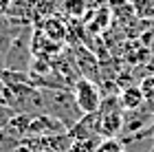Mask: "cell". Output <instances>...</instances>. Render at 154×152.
<instances>
[{"instance_id": "obj_11", "label": "cell", "mask_w": 154, "mask_h": 152, "mask_svg": "<svg viewBox=\"0 0 154 152\" xmlns=\"http://www.w3.org/2000/svg\"><path fill=\"white\" fill-rule=\"evenodd\" d=\"M62 7H64V11L71 18H82V16H86V11H88V2L86 0H64Z\"/></svg>"}, {"instance_id": "obj_18", "label": "cell", "mask_w": 154, "mask_h": 152, "mask_svg": "<svg viewBox=\"0 0 154 152\" xmlns=\"http://www.w3.org/2000/svg\"><path fill=\"white\" fill-rule=\"evenodd\" d=\"M152 73H154V66H152Z\"/></svg>"}, {"instance_id": "obj_3", "label": "cell", "mask_w": 154, "mask_h": 152, "mask_svg": "<svg viewBox=\"0 0 154 152\" xmlns=\"http://www.w3.org/2000/svg\"><path fill=\"white\" fill-rule=\"evenodd\" d=\"M123 115H125V110L121 106V101H119V95H108V97L101 101V108L97 110V128H99L101 139L121 135Z\"/></svg>"}, {"instance_id": "obj_8", "label": "cell", "mask_w": 154, "mask_h": 152, "mask_svg": "<svg viewBox=\"0 0 154 152\" xmlns=\"http://www.w3.org/2000/svg\"><path fill=\"white\" fill-rule=\"evenodd\" d=\"M119 101H121L123 110H139V108H143L145 97H143V93H141V88H139V84H134V86L121 88V93H119Z\"/></svg>"}, {"instance_id": "obj_7", "label": "cell", "mask_w": 154, "mask_h": 152, "mask_svg": "<svg viewBox=\"0 0 154 152\" xmlns=\"http://www.w3.org/2000/svg\"><path fill=\"white\" fill-rule=\"evenodd\" d=\"M40 33L46 40H51L53 44H62L66 40V36H68V26L64 24V20H62V18H53L51 16V18H46L44 22H42Z\"/></svg>"}, {"instance_id": "obj_9", "label": "cell", "mask_w": 154, "mask_h": 152, "mask_svg": "<svg viewBox=\"0 0 154 152\" xmlns=\"http://www.w3.org/2000/svg\"><path fill=\"white\" fill-rule=\"evenodd\" d=\"M130 5L141 22H154V0H130Z\"/></svg>"}, {"instance_id": "obj_15", "label": "cell", "mask_w": 154, "mask_h": 152, "mask_svg": "<svg viewBox=\"0 0 154 152\" xmlns=\"http://www.w3.org/2000/svg\"><path fill=\"white\" fill-rule=\"evenodd\" d=\"M150 152H154V143H152V148H150Z\"/></svg>"}, {"instance_id": "obj_10", "label": "cell", "mask_w": 154, "mask_h": 152, "mask_svg": "<svg viewBox=\"0 0 154 152\" xmlns=\"http://www.w3.org/2000/svg\"><path fill=\"white\" fill-rule=\"evenodd\" d=\"M95 152H128V150H125V143L119 137H108V139H101L95 146Z\"/></svg>"}, {"instance_id": "obj_4", "label": "cell", "mask_w": 154, "mask_h": 152, "mask_svg": "<svg viewBox=\"0 0 154 152\" xmlns=\"http://www.w3.org/2000/svg\"><path fill=\"white\" fill-rule=\"evenodd\" d=\"M73 95H75V101L79 110L84 115H95L97 110L101 108V91H99V84L93 79H86V77H79L73 84Z\"/></svg>"}, {"instance_id": "obj_6", "label": "cell", "mask_w": 154, "mask_h": 152, "mask_svg": "<svg viewBox=\"0 0 154 152\" xmlns=\"http://www.w3.org/2000/svg\"><path fill=\"white\" fill-rule=\"evenodd\" d=\"M75 64L79 68L82 77L86 79H93L97 82L99 79V60L95 57V53L90 49H84V46H75Z\"/></svg>"}, {"instance_id": "obj_2", "label": "cell", "mask_w": 154, "mask_h": 152, "mask_svg": "<svg viewBox=\"0 0 154 152\" xmlns=\"http://www.w3.org/2000/svg\"><path fill=\"white\" fill-rule=\"evenodd\" d=\"M33 31L35 29L29 24L16 36V40L11 42L2 57V68L13 73H29L33 60Z\"/></svg>"}, {"instance_id": "obj_13", "label": "cell", "mask_w": 154, "mask_h": 152, "mask_svg": "<svg viewBox=\"0 0 154 152\" xmlns=\"http://www.w3.org/2000/svg\"><path fill=\"white\" fill-rule=\"evenodd\" d=\"M132 139H152L154 141V119L141 130V132H137L134 137H128V139H121V141H132Z\"/></svg>"}, {"instance_id": "obj_16", "label": "cell", "mask_w": 154, "mask_h": 152, "mask_svg": "<svg viewBox=\"0 0 154 152\" xmlns=\"http://www.w3.org/2000/svg\"><path fill=\"white\" fill-rule=\"evenodd\" d=\"M0 64H2V55H0Z\"/></svg>"}, {"instance_id": "obj_17", "label": "cell", "mask_w": 154, "mask_h": 152, "mask_svg": "<svg viewBox=\"0 0 154 152\" xmlns=\"http://www.w3.org/2000/svg\"><path fill=\"white\" fill-rule=\"evenodd\" d=\"M0 73H2V64H0Z\"/></svg>"}, {"instance_id": "obj_14", "label": "cell", "mask_w": 154, "mask_h": 152, "mask_svg": "<svg viewBox=\"0 0 154 152\" xmlns=\"http://www.w3.org/2000/svg\"><path fill=\"white\" fill-rule=\"evenodd\" d=\"M143 108H145V110H148V113H150V115L154 117V97H152V99H145Z\"/></svg>"}, {"instance_id": "obj_1", "label": "cell", "mask_w": 154, "mask_h": 152, "mask_svg": "<svg viewBox=\"0 0 154 152\" xmlns=\"http://www.w3.org/2000/svg\"><path fill=\"white\" fill-rule=\"evenodd\" d=\"M40 91L42 99H44V115H51L55 119L64 121L68 128L75 126L84 117L71 88H40Z\"/></svg>"}, {"instance_id": "obj_5", "label": "cell", "mask_w": 154, "mask_h": 152, "mask_svg": "<svg viewBox=\"0 0 154 152\" xmlns=\"http://www.w3.org/2000/svg\"><path fill=\"white\" fill-rule=\"evenodd\" d=\"M68 126L64 121L55 119L51 115H33L29 119V130H26V139H31L35 135V139L40 137H57V135H66Z\"/></svg>"}, {"instance_id": "obj_12", "label": "cell", "mask_w": 154, "mask_h": 152, "mask_svg": "<svg viewBox=\"0 0 154 152\" xmlns=\"http://www.w3.org/2000/svg\"><path fill=\"white\" fill-rule=\"evenodd\" d=\"M139 88H141V93H143L145 99H152L154 97V73L152 75H145V77L139 82Z\"/></svg>"}]
</instances>
